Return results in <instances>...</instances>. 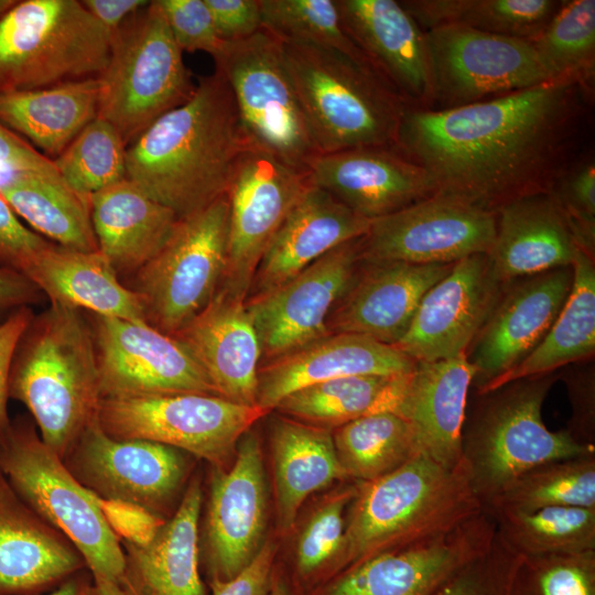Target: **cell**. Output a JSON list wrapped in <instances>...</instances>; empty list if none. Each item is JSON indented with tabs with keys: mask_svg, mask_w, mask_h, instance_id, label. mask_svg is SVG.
<instances>
[{
	"mask_svg": "<svg viewBox=\"0 0 595 595\" xmlns=\"http://www.w3.org/2000/svg\"><path fill=\"white\" fill-rule=\"evenodd\" d=\"M589 95L550 82L451 109L407 108L393 148L424 169L434 194L496 213L551 192L580 160Z\"/></svg>",
	"mask_w": 595,
	"mask_h": 595,
	"instance_id": "6da1fadb",
	"label": "cell"
},
{
	"mask_svg": "<svg viewBox=\"0 0 595 595\" xmlns=\"http://www.w3.org/2000/svg\"><path fill=\"white\" fill-rule=\"evenodd\" d=\"M249 145L232 91L215 69L127 147V178L182 218L226 195Z\"/></svg>",
	"mask_w": 595,
	"mask_h": 595,
	"instance_id": "7a4b0ae2",
	"label": "cell"
},
{
	"mask_svg": "<svg viewBox=\"0 0 595 595\" xmlns=\"http://www.w3.org/2000/svg\"><path fill=\"white\" fill-rule=\"evenodd\" d=\"M8 394L28 408L42 441L64 459L101 400L94 335L79 310L51 303L34 315L14 351Z\"/></svg>",
	"mask_w": 595,
	"mask_h": 595,
	"instance_id": "3957f363",
	"label": "cell"
},
{
	"mask_svg": "<svg viewBox=\"0 0 595 595\" xmlns=\"http://www.w3.org/2000/svg\"><path fill=\"white\" fill-rule=\"evenodd\" d=\"M361 484L338 555L340 565L347 567L446 533L483 510L463 458L450 468L419 453L392 472Z\"/></svg>",
	"mask_w": 595,
	"mask_h": 595,
	"instance_id": "277c9868",
	"label": "cell"
},
{
	"mask_svg": "<svg viewBox=\"0 0 595 595\" xmlns=\"http://www.w3.org/2000/svg\"><path fill=\"white\" fill-rule=\"evenodd\" d=\"M558 379L551 372L475 391L462 431V458L483 509L531 468L595 453V446L580 443L566 429L545 426L542 405Z\"/></svg>",
	"mask_w": 595,
	"mask_h": 595,
	"instance_id": "5b68a950",
	"label": "cell"
},
{
	"mask_svg": "<svg viewBox=\"0 0 595 595\" xmlns=\"http://www.w3.org/2000/svg\"><path fill=\"white\" fill-rule=\"evenodd\" d=\"M282 50L320 154L394 147L408 106L367 62L316 45Z\"/></svg>",
	"mask_w": 595,
	"mask_h": 595,
	"instance_id": "8992f818",
	"label": "cell"
},
{
	"mask_svg": "<svg viewBox=\"0 0 595 595\" xmlns=\"http://www.w3.org/2000/svg\"><path fill=\"white\" fill-rule=\"evenodd\" d=\"M110 43L82 1H15L0 18V93L98 77Z\"/></svg>",
	"mask_w": 595,
	"mask_h": 595,
	"instance_id": "52a82bcc",
	"label": "cell"
},
{
	"mask_svg": "<svg viewBox=\"0 0 595 595\" xmlns=\"http://www.w3.org/2000/svg\"><path fill=\"white\" fill-rule=\"evenodd\" d=\"M156 1L132 14L111 36L98 75V117L127 147L164 113L184 104L196 84Z\"/></svg>",
	"mask_w": 595,
	"mask_h": 595,
	"instance_id": "ba28073f",
	"label": "cell"
},
{
	"mask_svg": "<svg viewBox=\"0 0 595 595\" xmlns=\"http://www.w3.org/2000/svg\"><path fill=\"white\" fill-rule=\"evenodd\" d=\"M0 470L21 499L82 555L94 583H119L125 552L105 520L96 494L84 487L34 426L11 424L0 448Z\"/></svg>",
	"mask_w": 595,
	"mask_h": 595,
	"instance_id": "9c48e42d",
	"label": "cell"
},
{
	"mask_svg": "<svg viewBox=\"0 0 595 595\" xmlns=\"http://www.w3.org/2000/svg\"><path fill=\"white\" fill-rule=\"evenodd\" d=\"M229 202L223 195L178 219L161 250L134 274L147 322L174 335L220 288L228 262Z\"/></svg>",
	"mask_w": 595,
	"mask_h": 595,
	"instance_id": "30bf717a",
	"label": "cell"
},
{
	"mask_svg": "<svg viewBox=\"0 0 595 595\" xmlns=\"http://www.w3.org/2000/svg\"><path fill=\"white\" fill-rule=\"evenodd\" d=\"M228 83L251 145L306 173L320 154L288 72L282 42L261 29L225 42L214 58Z\"/></svg>",
	"mask_w": 595,
	"mask_h": 595,
	"instance_id": "8fae6325",
	"label": "cell"
},
{
	"mask_svg": "<svg viewBox=\"0 0 595 595\" xmlns=\"http://www.w3.org/2000/svg\"><path fill=\"white\" fill-rule=\"evenodd\" d=\"M269 412L258 404L191 392L104 398L97 419L115 439L161 443L225 468L241 437Z\"/></svg>",
	"mask_w": 595,
	"mask_h": 595,
	"instance_id": "7c38bea8",
	"label": "cell"
},
{
	"mask_svg": "<svg viewBox=\"0 0 595 595\" xmlns=\"http://www.w3.org/2000/svg\"><path fill=\"white\" fill-rule=\"evenodd\" d=\"M433 110L451 109L553 82L532 43L459 25L425 31Z\"/></svg>",
	"mask_w": 595,
	"mask_h": 595,
	"instance_id": "4fadbf2b",
	"label": "cell"
},
{
	"mask_svg": "<svg viewBox=\"0 0 595 595\" xmlns=\"http://www.w3.org/2000/svg\"><path fill=\"white\" fill-rule=\"evenodd\" d=\"M496 213L434 194L371 220L360 238L367 262L455 263L488 253L496 237Z\"/></svg>",
	"mask_w": 595,
	"mask_h": 595,
	"instance_id": "5bb4252c",
	"label": "cell"
},
{
	"mask_svg": "<svg viewBox=\"0 0 595 595\" xmlns=\"http://www.w3.org/2000/svg\"><path fill=\"white\" fill-rule=\"evenodd\" d=\"M310 186L306 173L272 154L253 145L241 152L226 192L229 240L223 285L247 300L266 249Z\"/></svg>",
	"mask_w": 595,
	"mask_h": 595,
	"instance_id": "9a60e30c",
	"label": "cell"
},
{
	"mask_svg": "<svg viewBox=\"0 0 595 595\" xmlns=\"http://www.w3.org/2000/svg\"><path fill=\"white\" fill-rule=\"evenodd\" d=\"M93 335L101 399L217 394L188 350L149 323L95 315Z\"/></svg>",
	"mask_w": 595,
	"mask_h": 595,
	"instance_id": "2e32d148",
	"label": "cell"
},
{
	"mask_svg": "<svg viewBox=\"0 0 595 595\" xmlns=\"http://www.w3.org/2000/svg\"><path fill=\"white\" fill-rule=\"evenodd\" d=\"M360 238L329 250L274 290L246 300L260 343L261 363L329 334L328 317L361 264Z\"/></svg>",
	"mask_w": 595,
	"mask_h": 595,
	"instance_id": "e0dca14e",
	"label": "cell"
},
{
	"mask_svg": "<svg viewBox=\"0 0 595 595\" xmlns=\"http://www.w3.org/2000/svg\"><path fill=\"white\" fill-rule=\"evenodd\" d=\"M63 461L97 496L132 502L161 517L187 472L183 451L147 440L115 439L97 415Z\"/></svg>",
	"mask_w": 595,
	"mask_h": 595,
	"instance_id": "ac0fdd59",
	"label": "cell"
},
{
	"mask_svg": "<svg viewBox=\"0 0 595 595\" xmlns=\"http://www.w3.org/2000/svg\"><path fill=\"white\" fill-rule=\"evenodd\" d=\"M563 267L506 283L483 327L465 351L479 391L523 361L543 340L573 284Z\"/></svg>",
	"mask_w": 595,
	"mask_h": 595,
	"instance_id": "d6986e66",
	"label": "cell"
},
{
	"mask_svg": "<svg viewBox=\"0 0 595 595\" xmlns=\"http://www.w3.org/2000/svg\"><path fill=\"white\" fill-rule=\"evenodd\" d=\"M495 534V520L483 509L446 533L347 567L326 595H434L454 572L486 551Z\"/></svg>",
	"mask_w": 595,
	"mask_h": 595,
	"instance_id": "ffe728a7",
	"label": "cell"
},
{
	"mask_svg": "<svg viewBox=\"0 0 595 595\" xmlns=\"http://www.w3.org/2000/svg\"><path fill=\"white\" fill-rule=\"evenodd\" d=\"M504 286L488 253H475L455 262L424 294L409 328L393 347L416 363L465 353Z\"/></svg>",
	"mask_w": 595,
	"mask_h": 595,
	"instance_id": "44dd1931",
	"label": "cell"
},
{
	"mask_svg": "<svg viewBox=\"0 0 595 595\" xmlns=\"http://www.w3.org/2000/svg\"><path fill=\"white\" fill-rule=\"evenodd\" d=\"M267 491L259 442L248 431L231 467L215 468L206 521L205 551L212 578L230 580L260 549Z\"/></svg>",
	"mask_w": 595,
	"mask_h": 595,
	"instance_id": "7402d4cb",
	"label": "cell"
},
{
	"mask_svg": "<svg viewBox=\"0 0 595 595\" xmlns=\"http://www.w3.org/2000/svg\"><path fill=\"white\" fill-rule=\"evenodd\" d=\"M342 26L368 64L407 104L433 108L425 31L396 0H335Z\"/></svg>",
	"mask_w": 595,
	"mask_h": 595,
	"instance_id": "603a6c76",
	"label": "cell"
},
{
	"mask_svg": "<svg viewBox=\"0 0 595 595\" xmlns=\"http://www.w3.org/2000/svg\"><path fill=\"white\" fill-rule=\"evenodd\" d=\"M306 174L312 186L369 220L434 195L424 169L390 147L321 153L311 160Z\"/></svg>",
	"mask_w": 595,
	"mask_h": 595,
	"instance_id": "cb8c5ba5",
	"label": "cell"
},
{
	"mask_svg": "<svg viewBox=\"0 0 595 595\" xmlns=\"http://www.w3.org/2000/svg\"><path fill=\"white\" fill-rule=\"evenodd\" d=\"M454 263L367 262L327 321L329 334H355L394 346L405 334L424 294Z\"/></svg>",
	"mask_w": 595,
	"mask_h": 595,
	"instance_id": "d4e9b609",
	"label": "cell"
},
{
	"mask_svg": "<svg viewBox=\"0 0 595 595\" xmlns=\"http://www.w3.org/2000/svg\"><path fill=\"white\" fill-rule=\"evenodd\" d=\"M172 336L198 363L218 396L257 404L261 349L245 298L221 284L206 307Z\"/></svg>",
	"mask_w": 595,
	"mask_h": 595,
	"instance_id": "484cf974",
	"label": "cell"
},
{
	"mask_svg": "<svg viewBox=\"0 0 595 595\" xmlns=\"http://www.w3.org/2000/svg\"><path fill=\"white\" fill-rule=\"evenodd\" d=\"M415 365L393 346L355 334H328L260 365L257 404L272 411L283 398L307 386L348 376L404 375Z\"/></svg>",
	"mask_w": 595,
	"mask_h": 595,
	"instance_id": "4316f807",
	"label": "cell"
},
{
	"mask_svg": "<svg viewBox=\"0 0 595 595\" xmlns=\"http://www.w3.org/2000/svg\"><path fill=\"white\" fill-rule=\"evenodd\" d=\"M474 375L465 353L416 363L404 378L393 411L410 424L419 452L445 467L462 461V431Z\"/></svg>",
	"mask_w": 595,
	"mask_h": 595,
	"instance_id": "83f0119b",
	"label": "cell"
},
{
	"mask_svg": "<svg viewBox=\"0 0 595 595\" xmlns=\"http://www.w3.org/2000/svg\"><path fill=\"white\" fill-rule=\"evenodd\" d=\"M370 223L311 185L266 249L247 300L274 290L335 247L363 237Z\"/></svg>",
	"mask_w": 595,
	"mask_h": 595,
	"instance_id": "f1b7e54d",
	"label": "cell"
},
{
	"mask_svg": "<svg viewBox=\"0 0 595 595\" xmlns=\"http://www.w3.org/2000/svg\"><path fill=\"white\" fill-rule=\"evenodd\" d=\"M85 562L34 512L0 470V595H23L65 581Z\"/></svg>",
	"mask_w": 595,
	"mask_h": 595,
	"instance_id": "f546056e",
	"label": "cell"
},
{
	"mask_svg": "<svg viewBox=\"0 0 595 595\" xmlns=\"http://www.w3.org/2000/svg\"><path fill=\"white\" fill-rule=\"evenodd\" d=\"M496 237L488 252L504 284L572 266L578 247L552 192L516 198L496 212Z\"/></svg>",
	"mask_w": 595,
	"mask_h": 595,
	"instance_id": "4dcf8cb0",
	"label": "cell"
},
{
	"mask_svg": "<svg viewBox=\"0 0 595 595\" xmlns=\"http://www.w3.org/2000/svg\"><path fill=\"white\" fill-rule=\"evenodd\" d=\"M203 493L198 477L187 485L169 521L147 545L123 541L120 584L131 595H206L198 572V521Z\"/></svg>",
	"mask_w": 595,
	"mask_h": 595,
	"instance_id": "1f68e13d",
	"label": "cell"
},
{
	"mask_svg": "<svg viewBox=\"0 0 595 595\" xmlns=\"http://www.w3.org/2000/svg\"><path fill=\"white\" fill-rule=\"evenodd\" d=\"M51 303L85 309L95 315L147 322L137 292L126 286L109 261L97 251H82L51 244L24 271Z\"/></svg>",
	"mask_w": 595,
	"mask_h": 595,
	"instance_id": "d6a6232c",
	"label": "cell"
},
{
	"mask_svg": "<svg viewBox=\"0 0 595 595\" xmlns=\"http://www.w3.org/2000/svg\"><path fill=\"white\" fill-rule=\"evenodd\" d=\"M98 250L117 274H136L165 245L180 217L128 178L93 194Z\"/></svg>",
	"mask_w": 595,
	"mask_h": 595,
	"instance_id": "836d02e7",
	"label": "cell"
},
{
	"mask_svg": "<svg viewBox=\"0 0 595 595\" xmlns=\"http://www.w3.org/2000/svg\"><path fill=\"white\" fill-rule=\"evenodd\" d=\"M98 109L97 77L34 90L0 93V122L26 138L52 161L98 117Z\"/></svg>",
	"mask_w": 595,
	"mask_h": 595,
	"instance_id": "e575fe53",
	"label": "cell"
},
{
	"mask_svg": "<svg viewBox=\"0 0 595 595\" xmlns=\"http://www.w3.org/2000/svg\"><path fill=\"white\" fill-rule=\"evenodd\" d=\"M271 443L278 520L289 530L311 494L347 475L327 428L278 419Z\"/></svg>",
	"mask_w": 595,
	"mask_h": 595,
	"instance_id": "d590c367",
	"label": "cell"
},
{
	"mask_svg": "<svg viewBox=\"0 0 595 595\" xmlns=\"http://www.w3.org/2000/svg\"><path fill=\"white\" fill-rule=\"evenodd\" d=\"M570 294L543 340L518 366L494 380L482 392L512 380L556 372L587 361L595 353V262L580 248Z\"/></svg>",
	"mask_w": 595,
	"mask_h": 595,
	"instance_id": "8d00e7d4",
	"label": "cell"
},
{
	"mask_svg": "<svg viewBox=\"0 0 595 595\" xmlns=\"http://www.w3.org/2000/svg\"><path fill=\"white\" fill-rule=\"evenodd\" d=\"M0 196L37 234L62 247L97 251L89 199L61 177L10 172L0 182Z\"/></svg>",
	"mask_w": 595,
	"mask_h": 595,
	"instance_id": "74e56055",
	"label": "cell"
},
{
	"mask_svg": "<svg viewBox=\"0 0 595 595\" xmlns=\"http://www.w3.org/2000/svg\"><path fill=\"white\" fill-rule=\"evenodd\" d=\"M404 375H359L318 382L290 393L273 410L307 424L338 428L366 414L392 412Z\"/></svg>",
	"mask_w": 595,
	"mask_h": 595,
	"instance_id": "f35d334b",
	"label": "cell"
},
{
	"mask_svg": "<svg viewBox=\"0 0 595 595\" xmlns=\"http://www.w3.org/2000/svg\"><path fill=\"white\" fill-rule=\"evenodd\" d=\"M403 8L424 30L459 25L491 34L533 41L563 0H407Z\"/></svg>",
	"mask_w": 595,
	"mask_h": 595,
	"instance_id": "ab89813d",
	"label": "cell"
},
{
	"mask_svg": "<svg viewBox=\"0 0 595 595\" xmlns=\"http://www.w3.org/2000/svg\"><path fill=\"white\" fill-rule=\"evenodd\" d=\"M332 433L347 477L361 483L392 472L420 453L410 424L393 412L363 415Z\"/></svg>",
	"mask_w": 595,
	"mask_h": 595,
	"instance_id": "60d3db41",
	"label": "cell"
},
{
	"mask_svg": "<svg viewBox=\"0 0 595 595\" xmlns=\"http://www.w3.org/2000/svg\"><path fill=\"white\" fill-rule=\"evenodd\" d=\"M548 507L595 508V453L531 468L484 509L488 512H530Z\"/></svg>",
	"mask_w": 595,
	"mask_h": 595,
	"instance_id": "b9f144b4",
	"label": "cell"
},
{
	"mask_svg": "<svg viewBox=\"0 0 595 595\" xmlns=\"http://www.w3.org/2000/svg\"><path fill=\"white\" fill-rule=\"evenodd\" d=\"M489 513L498 536L521 555L595 550V508L548 507L530 512Z\"/></svg>",
	"mask_w": 595,
	"mask_h": 595,
	"instance_id": "7bdbcfd3",
	"label": "cell"
},
{
	"mask_svg": "<svg viewBox=\"0 0 595 595\" xmlns=\"http://www.w3.org/2000/svg\"><path fill=\"white\" fill-rule=\"evenodd\" d=\"M530 42L553 82H574L591 91L595 74L594 0H565Z\"/></svg>",
	"mask_w": 595,
	"mask_h": 595,
	"instance_id": "ee69618b",
	"label": "cell"
},
{
	"mask_svg": "<svg viewBox=\"0 0 595 595\" xmlns=\"http://www.w3.org/2000/svg\"><path fill=\"white\" fill-rule=\"evenodd\" d=\"M127 144L116 128L97 117L53 160L65 184L90 198L127 178Z\"/></svg>",
	"mask_w": 595,
	"mask_h": 595,
	"instance_id": "f6af8a7d",
	"label": "cell"
},
{
	"mask_svg": "<svg viewBox=\"0 0 595 595\" xmlns=\"http://www.w3.org/2000/svg\"><path fill=\"white\" fill-rule=\"evenodd\" d=\"M260 9L262 29L282 43L329 47L367 62L345 33L335 0H260Z\"/></svg>",
	"mask_w": 595,
	"mask_h": 595,
	"instance_id": "bcb514c9",
	"label": "cell"
},
{
	"mask_svg": "<svg viewBox=\"0 0 595 595\" xmlns=\"http://www.w3.org/2000/svg\"><path fill=\"white\" fill-rule=\"evenodd\" d=\"M510 595H595V550L522 555Z\"/></svg>",
	"mask_w": 595,
	"mask_h": 595,
	"instance_id": "7dc6e473",
	"label": "cell"
},
{
	"mask_svg": "<svg viewBox=\"0 0 595 595\" xmlns=\"http://www.w3.org/2000/svg\"><path fill=\"white\" fill-rule=\"evenodd\" d=\"M521 558L496 532L490 547L454 572L434 595H510Z\"/></svg>",
	"mask_w": 595,
	"mask_h": 595,
	"instance_id": "c3c4849f",
	"label": "cell"
},
{
	"mask_svg": "<svg viewBox=\"0 0 595 595\" xmlns=\"http://www.w3.org/2000/svg\"><path fill=\"white\" fill-rule=\"evenodd\" d=\"M358 489H345L322 505L302 530L296 545V564L302 574H309L342 550L346 505Z\"/></svg>",
	"mask_w": 595,
	"mask_h": 595,
	"instance_id": "681fc988",
	"label": "cell"
},
{
	"mask_svg": "<svg viewBox=\"0 0 595 595\" xmlns=\"http://www.w3.org/2000/svg\"><path fill=\"white\" fill-rule=\"evenodd\" d=\"M560 203L576 246L594 258L595 251V166L587 158L578 160L551 191Z\"/></svg>",
	"mask_w": 595,
	"mask_h": 595,
	"instance_id": "f907efd6",
	"label": "cell"
},
{
	"mask_svg": "<svg viewBox=\"0 0 595 595\" xmlns=\"http://www.w3.org/2000/svg\"><path fill=\"white\" fill-rule=\"evenodd\" d=\"M182 52H204L213 60L225 42L217 35L204 0H155Z\"/></svg>",
	"mask_w": 595,
	"mask_h": 595,
	"instance_id": "816d5d0a",
	"label": "cell"
},
{
	"mask_svg": "<svg viewBox=\"0 0 595 595\" xmlns=\"http://www.w3.org/2000/svg\"><path fill=\"white\" fill-rule=\"evenodd\" d=\"M96 501L112 532L120 541L130 544L139 547L149 544L166 521L163 517L132 502L97 495Z\"/></svg>",
	"mask_w": 595,
	"mask_h": 595,
	"instance_id": "f5cc1de1",
	"label": "cell"
},
{
	"mask_svg": "<svg viewBox=\"0 0 595 595\" xmlns=\"http://www.w3.org/2000/svg\"><path fill=\"white\" fill-rule=\"evenodd\" d=\"M47 245L45 238L20 221L0 196V266L24 274L33 258Z\"/></svg>",
	"mask_w": 595,
	"mask_h": 595,
	"instance_id": "db71d44e",
	"label": "cell"
},
{
	"mask_svg": "<svg viewBox=\"0 0 595 595\" xmlns=\"http://www.w3.org/2000/svg\"><path fill=\"white\" fill-rule=\"evenodd\" d=\"M559 378L566 383L572 408L566 431L580 443L595 446L594 368L561 372Z\"/></svg>",
	"mask_w": 595,
	"mask_h": 595,
	"instance_id": "11a10c76",
	"label": "cell"
},
{
	"mask_svg": "<svg viewBox=\"0 0 595 595\" xmlns=\"http://www.w3.org/2000/svg\"><path fill=\"white\" fill-rule=\"evenodd\" d=\"M224 42L247 39L262 29L260 0H204Z\"/></svg>",
	"mask_w": 595,
	"mask_h": 595,
	"instance_id": "9f6ffc18",
	"label": "cell"
},
{
	"mask_svg": "<svg viewBox=\"0 0 595 595\" xmlns=\"http://www.w3.org/2000/svg\"><path fill=\"white\" fill-rule=\"evenodd\" d=\"M30 306L11 313L0 323V448L6 443L12 422L8 415V381L15 348L33 320Z\"/></svg>",
	"mask_w": 595,
	"mask_h": 595,
	"instance_id": "6f0895ef",
	"label": "cell"
},
{
	"mask_svg": "<svg viewBox=\"0 0 595 595\" xmlns=\"http://www.w3.org/2000/svg\"><path fill=\"white\" fill-rule=\"evenodd\" d=\"M273 558V544L264 543L249 564L232 578H210L212 595H269Z\"/></svg>",
	"mask_w": 595,
	"mask_h": 595,
	"instance_id": "680465c9",
	"label": "cell"
},
{
	"mask_svg": "<svg viewBox=\"0 0 595 595\" xmlns=\"http://www.w3.org/2000/svg\"><path fill=\"white\" fill-rule=\"evenodd\" d=\"M0 166L7 167L10 172H33L61 177L51 159L2 122H0Z\"/></svg>",
	"mask_w": 595,
	"mask_h": 595,
	"instance_id": "91938a15",
	"label": "cell"
},
{
	"mask_svg": "<svg viewBox=\"0 0 595 595\" xmlns=\"http://www.w3.org/2000/svg\"><path fill=\"white\" fill-rule=\"evenodd\" d=\"M43 296L22 272L0 266V323L14 311L40 302Z\"/></svg>",
	"mask_w": 595,
	"mask_h": 595,
	"instance_id": "94428289",
	"label": "cell"
},
{
	"mask_svg": "<svg viewBox=\"0 0 595 595\" xmlns=\"http://www.w3.org/2000/svg\"><path fill=\"white\" fill-rule=\"evenodd\" d=\"M144 0H82L86 10L112 36L136 12L149 4Z\"/></svg>",
	"mask_w": 595,
	"mask_h": 595,
	"instance_id": "6125c7cd",
	"label": "cell"
},
{
	"mask_svg": "<svg viewBox=\"0 0 595 595\" xmlns=\"http://www.w3.org/2000/svg\"><path fill=\"white\" fill-rule=\"evenodd\" d=\"M84 595H131L119 583H89Z\"/></svg>",
	"mask_w": 595,
	"mask_h": 595,
	"instance_id": "be15d7a7",
	"label": "cell"
},
{
	"mask_svg": "<svg viewBox=\"0 0 595 595\" xmlns=\"http://www.w3.org/2000/svg\"><path fill=\"white\" fill-rule=\"evenodd\" d=\"M88 584V582L79 576H71L56 591L48 595H84Z\"/></svg>",
	"mask_w": 595,
	"mask_h": 595,
	"instance_id": "e7e4bbea",
	"label": "cell"
},
{
	"mask_svg": "<svg viewBox=\"0 0 595 595\" xmlns=\"http://www.w3.org/2000/svg\"><path fill=\"white\" fill-rule=\"evenodd\" d=\"M269 595H288L286 589L282 583L277 582L272 589L270 591Z\"/></svg>",
	"mask_w": 595,
	"mask_h": 595,
	"instance_id": "03108f58",
	"label": "cell"
},
{
	"mask_svg": "<svg viewBox=\"0 0 595 595\" xmlns=\"http://www.w3.org/2000/svg\"><path fill=\"white\" fill-rule=\"evenodd\" d=\"M14 2V0H0V18Z\"/></svg>",
	"mask_w": 595,
	"mask_h": 595,
	"instance_id": "003e7915",
	"label": "cell"
}]
</instances>
